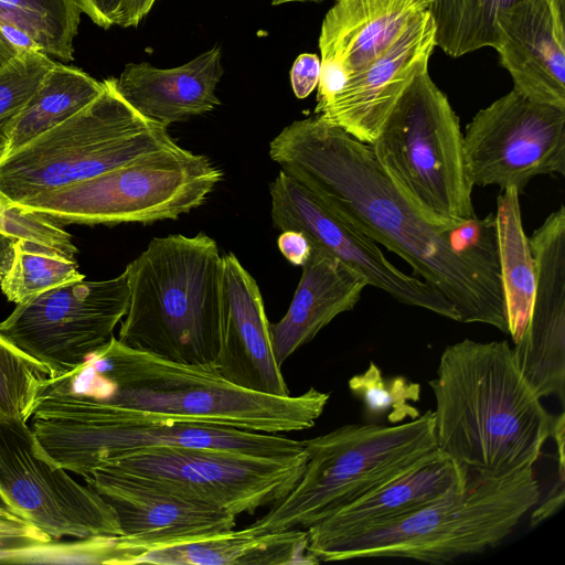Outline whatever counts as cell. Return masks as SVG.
<instances>
[{
	"instance_id": "cell-1",
	"label": "cell",
	"mask_w": 565,
	"mask_h": 565,
	"mask_svg": "<svg viewBox=\"0 0 565 565\" xmlns=\"http://www.w3.org/2000/svg\"><path fill=\"white\" fill-rule=\"evenodd\" d=\"M269 157L332 212L403 258L455 307L460 322L509 334L500 270L465 254L459 221L422 210L369 143L316 115L286 126L270 141Z\"/></svg>"
},
{
	"instance_id": "cell-2",
	"label": "cell",
	"mask_w": 565,
	"mask_h": 565,
	"mask_svg": "<svg viewBox=\"0 0 565 565\" xmlns=\"http://www.w3.org/2000/svg\"><path fill=\"white\" fill-rule=\"evenodd\" d=\"M52 387L143 413L153 419L284 434L309 429L330 394L310 387L298 396L254 392L210 365L169 361L113 337Z\"/></svg>"
},
{
	"instance_id": "cell-3",
	"label": "cell",
	"mask_w": 565,
	"mask_h": 565,
	"mask_svg": "<svg viewBox=\"0 0 565 565\" xmlns=\"http://www.w3.org/2000/svg\"><path fill=\"white\" fill-rule=\"evenodd\" d=\"M428 384L437 447L470 476L504 478L537 461L554 416L521 374L507 340L447 345Z\"/></svg>"
},
{
	"instance_id": "cell-4",
	"label": "cell",
	"mask_w": 565,
	"mask_h": 565,
	"mask_svg": "<svg viewBox=\"0 0 565 565\" xmlns=\"http://www.w3.org/2000/svg\"><path fill=\"white\" fill-rule=\"evenodd\" d=\"M124 273L129 303L117 340L169 361L214 366L222 324L216 242L202 232L156 237Z\"/></svg>"
},
{
	"instance_id": "cell-5",
	"label": "cell",
	"mask_w": 565,
	"mask_h": 565,
	"mask_svg": "<svg viewBox=\"0 0 565 565\" xmlns=\"http://www.w3.org/2000/svg\"><path fill=\"white\" fill-rule=\"evenodd\" d=\"M29 426L43 454L84 478L130 454L159 447L213 449L286 459L306 452L280 434L153 419L141 412L42 385Z\"/></svg>"
},
{
	"instance_id": "cell-6",
	"label": "cell",
	"mask_w": 565,
	"mask_h": 565,
	"mask_svg": "<svg viewBox=\"0 0 565 565\" xmlns=\"http://www.w3.org/2000/svg\"><path fill=\"white\" fill-rule=\"evenodd\" d=\"M302 443L308 456L301 477L246 531L308 529L438 448L430 409L406 423L345 424Z\"/></svg>"
},
{
	"instance_id": "cell-7",
	"label": "cell",
	"mask_w": 565,
	"mask_h": 565,
	"mask_svg": "<svg viewBox=\"0 0 565 565\" xmlns=\"http://www.w3.org/2000/svg\"><path fill=\"white\" fill-rule=\"evenodd\" d=\"M533 467L504 478L470 476L416 512L341 542L319 562L405 558L445 564L497 546L539 502Z\"/></svg>"
},
{
	"instance_id": "cell-8",
	"label": "cell",
	"mask_w": 565,
	"mask_h": 565,
	"mask_svg": "<svg viewBox=\"0 0 565 565\" xmlns=\"http://www.w3.org/2000/svg\"><path fill=\"white\" fill-rule=\"evenodd\" d=\"M177 146L167 127L135 110L110 77L83 109L0 156V191L19 203Z\"/></svg>"
},
{
	"instance_id": "cell-9",
	"label": "cell",
	"mask_w": 565,
	"mask_h": 565,
	"mask_svg": "<svg viewBox=\"0 0 565 565\" xmlns=\"http://www.w3.org/2000/svg\"><path fill=\"white\" fill-rule=\"evenodd\" d=\"M221 179L207 157L177 146L14 204L56 224H150L201 206Z\"/></svg>"
},
{
	"instance_id": "cell-10",
	"label": "cell",
	"mask_w": 565,
	"mask_h": 565,
	"mask_svg": "<svg viewBox=\"0 0 565 565\" xmlns=\"http://www.w3.org/2000/svg\"><path fill=\"white\" fill-rule=\"evenodd\" d=\"M369 145L387 174L433 217L477 216L459 118L428 70L408 85Z\"/></svg>"
},
{
	"instance_id": "cell-11",
	"label": "cell",
	"mask_w": 565,
	"mask_h": 565,
	"mask_svg": "<svg viewBox=\"0 0 565 565\" xmlns=\"http://www.w3.org/2000/svg\"><path fill=\"white\" fill-rule=\"evenodd\" d=\"M129 303L126 274L79 280L18 303L0 334L42 364L50 377L66 374L107 344Z\"/></svg>"
},
{
	"instance_id": "cell-12",
	"label": "cell",
	"mask_w": 565,
	"mask_h": 565,
	"mask_svg": "<svg viewBox=\"0 0 565 565\" xmlns=\"http://www.w3.org/2000/svg\"><path fill=\"white\" fill-rule=\"evenodd\" d=\"M307 451L275 459L200 448L137 451L103 468L160 482L236 516L280 501L301 477ZM100 469V468H99Z\"/></svg>"
},
{
	"instance_id": "cell-13",
	"label": "cell",
	"mask_w": 565,
	"mask_h": 565,
	"mask_svg": "<svg viewBox=\"0 0 565 565\" xmlns=\"http://www.w3.org/2000/svg\"><path fill=\"white\" fill-rule=\"evenodd\" d=\"M463 154L473 186H515L521 192L537 175H564L565 109L513 87L467 125Z\"/></svg>"
},
{
	"instance_id": "cell-14",
	"label": "cell",
	"mask_w": 565,
	"mask_h": 565,
	"mask_svg": "<svg viewBox=\"0 0 565 565\" xmlns=\"http://www.w3.org/2000/svg\"><path fill=\"white\" fill-rule=\"evenodd\" d=\"M0 483L18 513L51 541L121 535L110 504L52 462L29 423L0 419Z\"/></svg>"
},
{
	"instance_id": "cell-15",
	"label": "cell",
	"mask_w": 565,
	"mask_h": 565,
	"mask_svg": "<svg viewBox=\"0 0 565 565\" xmlns=\"http://www.w3.org/2000/svg\"><path fill=\"white\" fill-rule=\"evenodd\" d=\"M269 194L270 216L277 230L301 232L312 245L332 254L360 273L369 286L398 302L460 322L458 311L440 291L394 266L372 238L332 212L285 171L280 170L269 184Z\"/></svg>"
},
{
	"instance_id": "cell-16",
	"label": "cell",
	"mask_w": 565,
	"mask_h": 565,
	"mask_svg": "<svg viewBox=\"0 0 565 565\" xmlns=\"http://www.w3.org/2000/svg\"><path fill=\"white\" fill-rule=\"evenodd\" d=\"M114 509L138 558L149 550L235 529L236 515L160 482L113 468L83 478Z\"/></svg>"
},
{
	"instance_id": "cell-17",
	"label": "cell",
	"mask_w": 565,
	"mask_h": 565,
	"mask_svg": "<svg viewBox=\"0 0 565 565\" xmlns=\"http://www.w3.org/2000/svg\"><path fill=\"white\" fill-rule=\"evenodd\" d=\"M436 47L428 11L415 18L380 56L350 74L342 89L315 114L364 143H372L398 98Z\"/></svg>"
},
{
	"instance_id": "cell-18",
	"label": "cell",
	"mask_w": 565,
	"mask_h": 565,
	"mask_svg": "<svg viewBox=\"0 0 565 565\" xmlns=\"http://www.w3.org/2000/svg\"><path fill=\"white\" fill-rule=\"evenodd\" d=\"M214 366L246 390L290 395L273 352L260 289L233 253L222 256L221 342Z\"/></svg>"
},
{
	"instance_id": "cell-19",
	"label": "cell",
	"mask_w": 565,
	"mask_h": 565,
	"mask_svg": "<svg viewBox=\"0 0 565 565\" xmlns=\"http://www.w3.org/2000/svg\"><path fill=\"white\" fill-rule=\"evenodd\" d=\"M468 479L461 465L436 448L397 477L308 527V550L318 559L341 542L407 516L455 488H465Z\"/></svg>"
},
{
	"instance_id": "cell-20",
	"label": "cell",
	"mask_w": 565,
	"mask_h": 565,
	"mask_svg": "<svg viewBox=\"0 0 565 565\" xmlns=\"http://www.w3.org/2000/svg\"><path fill=\"white\" fill-rule=\"evenodd\" d=\"M501 65L529 98L565 109V0H521L498 18Z\"/></svg>"
},
{
	"instance_id": "cell-21",
	"label": "cell",
	"mask_w": 565,
	"mask_h": 565,
	"mask_svg": "<svg viewBox=\"0 0 565 565\" xmlns=\"http://www.w3.org/2000/svg\"><path fill=\"white\" fill-rule=\"evenodd\" d=\"M223 74L222 50L215 44L172 68L129 63L115 79L117 90L135 110L168 128L218 106L216 88Z\"/></svg>"
},
{
	"instance_id": "cell-22",
	"label": "cell",
	"mask_w": 565,
	"mask_h": 565,
	"mask_svg": "<svg viewBox=\"0 0 565 565\" xmlns=\"http://www.w3.org/2000/svg\"><path fill=\"white\" fill-rule=\"evenodd\" d=\"M311 246L287 312L279 321L269 322L271 348L280 366L337 316L352 310L369 286L360 273L321 247Z\"/></svg>"
},
{
	"instance_id": "cell-23",
	"label": "cell",
	"mask_w": 565,
	"mask_h": 565,
	"mask_svg": "<svg viewBox=\"0 0 565 565\" xmlns=\"http://www.w3.org/2000/svg\"><path fill=\"white\" fill-rule=\"evenodd\" d=\"M431 0H334L319 35L321 63L347 75L380 56L409 23L428 11Z\"/></svg>"
},
{
	"instance_id": "cell-24",
	"label": "cell",
	"mask_w": 565,
	"mask_h": 565,
	"mask_svg": "<svg viewBox=\"0 0 565 565\" xmlns=\"http://www.w3.org/2000/svg\"><path fill=\"white\" fill-rule=\"evenodd\" d=\"M307 529L254 534L245 529L154 547L137 564L157 565H299L319 564L309 552Z\"/></svg>"
},
{
	"instance_id": "cell-25",
	"label": "cell",
	"mask_w": 565,
	"mask_h": 565,
	"mask_svg": "<svg viewBox=\"0 0 565 565\" xmlns=\"http://www.w3.org/2000/svg\"><path fill=\"white\" fill-rule=\"evenodd\" d=\"M494 215L501 285L509 334L514 344L529 323L536 287L535 262L523 228L520 192L515 186L501 190Z\"/></svg>"
},
{
	"instance_id": "cell-26",
	"label": "cell",
	"mask_w": 565,
	"mask_h": 565,
	"mask_svg": "<svg viewBox=\"0 0 565 565\" xmlns=\"http://www.w3.org/2000/svg\"><path fill=\"white\" fill-rule=\"evenodd\" d=\"M82 13L77 0H0V31L18 52L72 61Z\"/></svg>"
},
{
	"instance_id": "cell-27",
	"label": "cell",
	"mask_w": 565,
	"mask_h": 565,
	"mask_svg": "<svg viewBox=\"0 0 565 565\" xmlns=\"http://www.w3.org/2000/svg\"><path fill=\"white\" fill-rule=\"evenodd\" d=\"M103 89L104 81L98 82L75 66L56 63L9 128L2 154L63 122L87 106Z\"/></svg>"
},
{
	"instance_id": "cell-28",
	"label": "cell",
	"mask_w": 565,
	"mask_h": 565,
	"mask_svg": "<svg viewBox=\"0 0 565 565\" xmlns=\"http://www.w3.org/2000/svg\"><path fill=\"white\" fill-rule=\"evenodd\" d=\"M521 0H431L428 12L435 25V44L459 57L499 45L498 18Z\"/></svg>"
},
{
	"instance_id": "cell-29",
	"label": "cell",
	"mask_w": 565,
	"mask_h": 565,
	"mask_svg": "<svg viewBox=\"0 0 565 565\" xmlns=\"http://www.w3.org/2000/svg\"><path fill=\"white\" fill-rule=\"evenodd\" d=\"M75 258L39 244L18 239L11 264L0 280V289L15 305L62 285L83 280Z\"/></svg>"
},
{
	"instance_id": "cell-30",
	"label": "cell",
	"mask_w": 565,
	"mask_h": 565,
	"mask_svg": "<svg viewBox=\"0 0 565 565\" xmlns=\"http://www.w3.org/2000/svg\"><path fill=\"white\" fill-rule=\"evenodd\" d=\"M49 371L0 334V419L29 423Z\"/></svg>"
},
{
	"instance_id": "cell-31",
	"label": "cell",
	"mask_w": 565,
	"mask_h": 565,
	"mask_svg": "<svg viewBox=\"0 0 565 565\" xmlns=\"http://www.w3.org/2000/svg\"><path fill=\"white\" fill-rule=\"evenodd\" d=\"M349 388L361 399L369 417H385L391 424H398L420 415L413 406L419 401V384L401 375L385 377L374 362L349 380Z\"/></svg>"
},
{
	"instance_id": "cell-32",
	"label": "cell",
	"mask_w": 565,
	"mask_h": 565,
	"mask_svg": "<svg viewBox=\"0 0 565 565\" xmlns=\"http://www.w3.org/2000/svg\"><path fill=\"white\" fill-rule=\"evenodd\" d=\"M56 62L36 51H21L0 66V138L6 135Z\"/></svg>"
},
{
	"instance_id": "cell-33",
	"label": "cell",
	"mask_w": 565,
	"mask_h": 565,
	"mask_svg": "<svg viewBox=\"0 0 565 565\" xmlns=\"http://www.w3.org/2000/svg\"><path fill=\"white\" fill-rule=\"evenodd\" d=\"M18 239L39 244L70 258L78 252L71 234L58 224L14 204L9 212L0 214V280L11 264Z\"/></svg>"
},
{
	"instance_id": "cell-34",
	"label": "cell",
	"mask_w": 565,
	"mask_h": 565,
	"mask_svg": "<svg viewBox=\"0 0 565 565\" xmlns=\"http://www.w3.org/2000/svg\"><path fill=\"white\" fill-rule=\"evenodd\" d=\"M51 541L22 515L0 504V550H10Z\"/></svg>"
},
{
	"instance_id": "cell-35",
	"label": "cell",
	"mask_w": 565,
	"mask_h": 565,
	"mask_svg": "<svg viewBox=\"0 0 565 565\" xmlns=\"http://www.w3.org/2000/svg\"><path fill=\"white\" fill-rule=\"evenodd\" d=\"M321 71V60L315 53H302L290 70V83L295 96L308 97L317 88Z\"/></svg>"
},
{
	"instance_id": "cell-36",
	"label": "cell",
	"mask_w": 565,
	"mask_h": 565,
	"mask_svg": "<svg viewBox=\"0 0 565 565\" xmlns=\"http://www.w3.org/2000/svg\"><path fill=\"white\" fill-rule=\"evenodd\" d=\"M277 246L282 256L295 266H302L311 254V243L305 234L295 230L280 233Z\"/></svg>"
},
{
	"instance_id": "cell-37",
	"label": "cell",
	"mask_w": 565,
	"mask_h": 565,
	"mask_svg": "<svg viewBox=\"0 0 565 565\" xmlns=\"http://www.w3.org/2000/svg\"><path fill=\"white\" fill-rule=\"evenodd\" d=\"M83 13L95 24L109 29L116 24L124 0H77Z\"/></svg>"
},
{
	"instance_id": "cell-38",
	"label": "cell",
	"mask_w": 565,
	"mask_h": 565,
	"mask_svg": "<svg viewBox=\"0 0 565 565\" xmlns=\"http://www.w3.org/2000/svg\"><path fill=\"white\" fill-rule=\"evenodd\" d=\"M565 478L557 477V481L548 494L534 505L531 515V525L535 526L556 513L565 500Z\"/></svg>"
},
{
	"instance_id": "cell-39",
	"label": "cell",
	"mask_w": 565,
	"mask_h": 565,
	"mask_svg": "<svg viewBox=\"0 0 565 565\" xmlns=\"http://www.w3.org/2000/svg\"><path fill=\"white\" fill-rule=\"evenodd\" d=\"M157 0H124L116 20L121 28L137 26L150 12Z\"/></svg>"
},
{
	"instance_id": "cell-40",
	"label": "cell",
	"mask_w": 565,
	"mask_h": 565,
	"mask_svg": "<svg viewBox=\"0 0 565 565\" xmlns=\"http://www.w3.org/2000/svg\"><path fill=\"white\" fill-rule=\"evenodd\" d=\"M551 437L554 438L556 450H557V473L558 477L565 478V455H564V441H565V418L564 413L558 416H554Z\"/></svg>"
},
{
	"instance_id": "cell-41",
	"label": "cell",
	"mask_w": 565,
	"mask_h": 565,
	"mask_svg": "<svg viewBox=\"0 0 565 565\" xmlns=\"http://www.w3.org/2000/svg\"><path fill=\"white\" fill-rule=\"evenodd\" d=\"M0 501L2 502V504H4L7 508H9L11 511L17 512L15 508L13 507L9 495L7 494V492L4 491V489L2 488L1 483H0Z\"/></svg>"
},
{
	"instance_id": "cell-42",
	"label": "cell",
	"mask_w": 565,
	"mask_h": 565,
	"mask_svg": "<svg viewBox=\"0 0 565 565\" xmlns=\"http://www.w3.org/2000/svg\"><path fill=\"white\" fill-rule=\"evenodd\" d=\"M324 0H270L273 6H280L285 3H291V2H322Z\"/></svg>"
},
{
	"instance_id": "cell-43",
	"label": "cell",
	"mask_w": 565,
	"mask_h": 565,
	"mask_svg": "<svg viewBox=\"0 0 565 565\" xmlns=\"http://www.w3.org/2000/svg\"><path fill=\"white\" fill-rule=\"evenodd\" d=\"M6 147V140L0 138V156L3 153Z\"/></svg>"
}]
</instances>
